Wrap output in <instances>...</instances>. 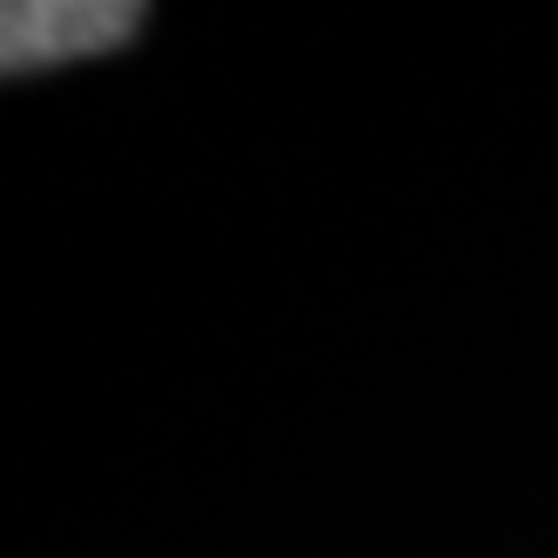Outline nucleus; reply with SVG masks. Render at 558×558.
<instances>
[{"instance_id": "obj_1", "label": "nucleus", "mask_w": 558, "mask_h": 558, "mask_svg": "<svg viewBox=\"0 0 558 558\" xmlns=\"http://www.w3.org/2000/svg\"><path fill=\"white\" fill-rule=\"evenodd\" d=\"M148 8L135 0H14L0 14V68L8 74H41L61 61H88L135 41Z\"/></svg>"}]
</instances>
